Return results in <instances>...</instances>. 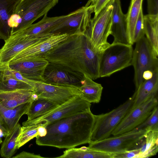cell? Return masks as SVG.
Instances as JSON below:
<instances>
[{"mask_svg":"<svg viewBox=\"0 0 158 158\" xmlns=\"http://www.w3.org/2000/svg\"><path fill=\"white\" fill-rule=\"evenodd\" d=\"M30 102L21 104L13 108H5L0 105V118L10 132L21 117L26 114Z\"/></svg>","mask_w":158,"mask_h":158,"instance_id":"obj_23","label":"cell"},{"mask_svg":"<svg viewBox=\"0 0 158 158\" xmlns=\"http://www.w3.org/2000/svg\"><path fill=\"white\" fill-rule=\"evenodd\" d=\"M79 88L81 92L80 96L84 100L90 103H98L100 101L102 86L87 76L85 75Z\"/></svg>","mask_w":158,"mask_h":158,"instance_id":"obj_24","label":"cell"},{"mask_svg":"<svg viewBox=\"0 0 158 158\" xmlns=\"http://www.w3.org/2000/svg\"><path fill=\"white\" fill-rule=\"evenodd\" d=\"M1 39V37H0V40Z\"/></svg>","mask_w":158,"mask_h":158,"instance_id":"obj_43","label":"cell"},{"mask_svg":"<svg viewBox=\"0 0 158 158\" xmlns=\"http://www.w3.org/2000/svg\"><path fill=\"white\" fill-rule=\"evenodd\" d=\"M2 142V139L0 138V144H1Z\"/></svg>","mask_w":158,"mask_h":158,"instance_id":"obj_42","label":"cell"},{"mask_svg":"<svg viewBox=\"0 0 158 158\" xmlns=\"http://www.w3.org/2000/svg\"><path fill=\"white\" fill-rule=\"evenodd\" d=\"M148 131L146 129H134L100 141L89 142L88 147L113 154L139 148Z\"/></svg>","mask_w":158,"mask_h":158,"instance_id":"obj_5","label":"cell"},{"mask_svg":"<svg viewBox=\"0 0 158 158\" xmlns=\"http://www.w3.org/2000/svg\"><path fill=\"white\" fill-rule=\"evenodd\" d=\"M84 76L65 66L49 62L44 73L42 82L52 85L79 88Z\"/></svg>","mask_w":158,"mask_h":158,"instance_id":"obj_11","label":"cell"},{"mask_svg":"<svg viewBox=\"0 0 158 158\" xmlns=\"http://www.w3.org/2000/svg\"><path fill=\"white\" fill-rule=\"evenodd\" d=\"M153 75V73L150 70L145 71L143 75V77L144 80H149L152 78Z\"/></svg>","mask_w":158,"mask_h":158,"instance_id":"obj_41","label":"cell"},{"mask_svg":"<svg viewBox=\"0 0 158 158\" xmlns=\"http://www.w3.org/2000/svg\"><path fill=\"white\" fill-rule=\"evenodd\" d=\"M68 36L66 34H52L17 54L11 60L24 58L42 57L44 54L66 39Z\"/></svg>","mask_w":158,"mask_h":158,"instance_id":"obj_17","label":"cell"},{"mask_svg":"<svg viewBox=\"0 0 158 158\" xmlns=\"http://www.w3.org/2000/svg\"><path fill=\"white\" fill-rule=\"evenodd\" d=\"M158 151V144H156L146 151L139 153L135 158H149L156 155Z\"/></svg>","mask_w":158,"mask_h":158,"instance_id":"obj_36","label":"cell"},{"mask_svg":"<svg viewBox=\"0 0 158 158\" xmlns=\"http://www.w3.org/2000/svg\"><path fill=\"white\" fill-rule=\"evenodd\" d=\"M59 0H20L14 14L19 15L21 22L11 34L29 26L39 18L47 14Z\"/></svg>","mask_w":158,"mask_h":158,"instance_id":"obj_10","label":"cell"},{"mask_svg":"<svg viewBox=\"0 0 158 158\" xmlns=\"http://www.w3.org/2000/svg\"><path fill=\"white\" fill-rule=\"evenodd\" d=\"M46 133L45 127L42 126L35 125L23 126L16 142V148L17 149L19 148L38 135L44 136Z\"/></svg>","mask_w":158,"mask_h":158,"instance_id":"obj_28","label":"cell"},{"mask_svg":"<svg viewBox=\"0 0 158 158\" xmlns=\"http://www.w3.org/2000/svg\"><path fill=\"white\" fill-rule=\"evenodd\" d=\"M114 0H110L97 16L92 19L89 37L94 47L100 52L110 44L107 39L111 33Z\"/></svg>","mask_w":158,"mask_h":158,"instance_id":"obj_9","label":"cell"},{"mask_svg":"<svg viewBox=\"0 0 158 158\" xmlns=\"http://www.w3.org/2000/svg\"><path fill=\"white\" fill-rule=\"evenodd\" d=\"M48 63L44 57L37 56L12 60L8 64L11 69L19 72L25 78L42 81L44 73Z\"/></svg>","mask_w":158,"mask_h":158,"instance_id":"obj_15","label":"cell"},{"mask_svg":"<svg viewBox=\"0 0 158 158\" xmlns=\"http://www.w3.org/2000/svg\"><path fill=\"white\" fill-rule=\"evenodd\" d=\"M113 154L94 150L89 147L68 148L58 158H113Z\"/></svg>","mask_w":158,"mask_h":158,"instance_id":"obj_26","label":"cell"},{"mask_svg":"<svg viewBox=\"0 0 158 158\" xmlns=\"http://www.w3.org/2000/svg\"><path fill=\"white\" fill-rule=\"evenodd\" d=\"M110 0H90L91 4L94 6V16L97 15L101 10Z\"/></svg>","mask_w":158,"mask_h":158,"instance_id":"obj_35","label":"cell"},{"mask_svg":"<svg viewBox=\"0 0 158 158\" xmlns=\"http://www.w3.org/2000/svg\"><path fill=\"white\" fill-rule=\"evenodd\" d=\"M67 16L66 15L49 17L46 14L38 22L16 32L27 36L51 35L50 33L52 30L63 21Z\"/></svg>","mask_w":158,"mask_h":158,"instance_id":"obj_18","label":"cell"},{"mask_svg":"<svg viewBox=\"0 0 158 158\" xmlns=\"http://www.w3.org/2000/svg\"><path fill=\"white\" fill-rule=\"evenodd\" d=\"M139 148L114 154L113 158H135L140 153Z\"/></svg>","mask_w":158,"mask_h":158,"instance_id":"obj_34","label":"cell"},{"mask_svg":"<svg viewBox=\"0 0 158 158\" xmlns=\"http://www.w3.org/2000/svg\"><path fill=\"white\" fill-rule=\"evenodd\" d=\"M143 23L146 37L158 54V15L143 16Z\"/></svg>","mask_w":158,"mask_h":158,"instance_id":"obj_27","label":"cell"},{"mask_svg":"<svg viewBox=\"0 0 158 158\" xmlns=\"http://www.w3.org/2000/svg\"><path fill=\"white\" fill-rule=\"evenodd\" d=\"M133 51L130 44L113 43L110 44L100 52V77H109L132 65Z\"/></svg>","mask_w":158,"mask_h":158,"instance_id":"obj_3","label":"cell"},{"mask_svg":"<svg viewBox=\"0 0 158 158\" xmlns=\"http://www.w3.org/2000/svg\"><path fill=\"white\" fill-rule=\"evenodd\" d=\"M158 128V107L155 106L150 115L136 127V130L146 129L148 131Z\"/></svg>","mask_w":158,"mask_h":158,"instance_id":"obj_31","label":"cell"},{"mask_svg":"<svg viewBox=\"0 0 158 158\" xmlns=\"http://www.w3.org/2000/svg\"><path fill=\"white\" fill-rule=\"evenodd\" d=\"M33 88L38 97L48 99L59 105L81 94L78 87L52 85L41 81H35Z\"/></svg>","mask_w":158,"mask_h":158,"instance_id":"obj_14","label":"cell"},{"mask_svg":"<svg viewBox=\"0 0 158 158\" xmlns=\"http://www.w3.org/2000/svg\"><path fill=\"white\" fill-rule=\"evenodd\" d=\"M91 106V103L78 95L44 115L23 122V126L35 125L44 127L61 118L90 110Z\"/></svg>","mask_w":158,"mask_h":158,"instance_id":"obj_8","label":"cell"},{"mask_svg":"<svg viewBox=\"0 0 158 158\" xmlns=\"http://www.w3.org/2000/svg\"><path fill=\"white\" fill-rule=\"evenodd\" d=\"M158 105L156 96L130 110L112 132L113 136L131 131L143 122Z\"/></svg>","mask_w":158,"mask_h":158,"instance_id":"obj_13","label":"cell"},{"mask_svg":"<svg viewBox=\"0 0 158 158\" xmlns=\"http://www.w3.org/2000/svg\"><path fill=\"white\" fill-rule=\"evenodd\" d=\"M94 8L90 1L85 6L67 15L65 19L50 33L51 34H66L68 35L83 33L89 35Z\"/></svg>","mask_w":158,"mask_h":158,"instance_id":"obj_7","label":"cell"},{"mask_svg":"<svg viewBox=\"0 0 158 158\" xmlns=\"http://www.w3.org/2000/svg\"><path fill=\"white\" fill-rule=\"evenodd\" d=\"M110 35L114 38L113 43L130 44L127 32L126 16L122 11L120 0H115L113 3Z\"/></svg>","mask_w":158,"mask_h":158,"instance_id":"obj_16","label":"cell"},{"mask_svg":"<svg viewBox=\"0 0 158 158\" xmlns=\"http://www.w3.org/2000/svg\"><path fill=\"white\" fill-rule=\"evenodd\" d=\"M13 158H43L40 155H35L33 153L23 151L16 156L12 157Z\"/></svg>","mask_w":158,"mask_h":158,"instance_id":"obj_39","label":"cell"},{"mask_svg":"<svg viewBox=\"0 0 158 158\" xmlns=\"http://www.w3.org/2000/svg\"><path fill=\"white\" fill-rule=\"evenodd\" d=\"M133 51L132 65L134 67L135 90L144 81L143 72L158 71V54L154 50L146 37L144 36L136 42Z\"/></svg>","mask_w":158,"mask_h":158,"instance_id":"obj_6","label":"cell"},{"mask_svg":"<svg viewBox=\"0 0 158 158\" xmlns=\"http://www.w3.org/2000/svg\"><path fill=\"white\" fill-rule=\"evenodd\" d=\"M158 128L148 131L140 145V153H143L158 144Z\"/></svg>","mask_w":158,"mask_h":158,"instance_id":"obj_32","label":"cell"},{"mask_svg":"<svg viewBox=\"0 0 158 158\" xmlns=\"http://www.w3.org/2000/svg\"><path fill=\"white\" fill-rule=\"evenodd\" d=\"M9 133L7 127L0 118V135L5 137Z\"/></svg>","mask_w":158,"mask_h":158,"instance_id":"obj_40","label":"cell"},{"mask_svg":"<svg viewBox=\"0 0 158 158\" xmlns=\"http://www.w3.org/2000/svg\"><path fill=\"white\" fill-rule=\"evenodd\" d=\"M21 127L18 123L11 131L5 137L0 151V154L2 157L10 158L15 154L17 149L16 148V142L20 132Z\"/></svg>","mask_w":158,"mask_h":158,"instance_id":"obj_29","label":"cell"},{"mask_svg":"<svg viewBox=\"0 0 158 158\" xmlns=\"http://www.w3.org/2000/svg\"><path fill=\"white\" fill-rule=\"evenodd\" d=\"M21 18L18 15L13 14L8 20V25L11 28V31L16 28L20 23Z\"/></svg>","mask_w":158,"mask_h":158,"instance_id":"obj_38","label":"cell"},{"mask_svg":"<svg viewBox=\"0 0 158 158\" xmlns=\"http://www.w3.org/2000/svg\"><path fill=\"white\" fill-rule=\"evenodd\" d=\"M38 96L34 91L18 89L0 92V105L8 109L13 108L23 104L30 102Z\"/></svg>","mask_w":158,"mask_h":158,"instance_id":"obj_19","label":"cell"},{"mask_svg":"<svg viewBox=\"0 0 158 158\" xmlns=\"http://www.w3.org/2000/svg\"><path fill=\"white\" fill-rule=\"evenodd\" d=\"M148 14L158 15V0H147Z\"/></svg>","mask_w":158,"mask_h":158,"instance_id":"obj_37","label":"cell"},{"mask_svg":"<svg viewBox=\"0 0 158 158\" xmlns=\"http://www.w3.org/2000/svg\"><path fill=\"white\" fill-rule=\"evenodd\" d=\"M143 0H131L127 13L126 14L127 32L130 44H133V39L135 27L142 9Z\"/></svg>","mask_w":158,"mask_h":158,"instance_id":"obj_30","label":"cell"},{"mask_svg":"<svg viewBox=\"0 0 158 158\" xmlns=\"http://www.w3.org/2000/svg\"><path fill=\"white\" fill-rule=\"evenodd\" d=\"M134 98L133 95L123 103L110 111L97 115L94 114V124L89 142L100 141L110 137L130 110Z\"/></svg>","mask_w":158,"mask_h":158,"instance_id":"obj_4","label":"cell"},{"mask_svg":"<svg viewBox=\"0 0 158 158\" xmlns=\"http://www.w3.org/2000/svg\"><path fill=\"white\" fill-rule=\"evenodd\" d=\"M59 105L46 98L37 97L32 101L26 113L27 120L40 117L55 108Z\"/></svg>","mask_w":158,"mask_h":158,"instance_id":"obj_25","label":"cell"},{"mask_svg":"<svg viewBox=\"0 0 158 158\" xmlns=\"http://www.w3.org/2000/svg\"><path fill=\"white\" fill-rule=\"evenodd\" d=\"M90 110L56 121L46 125L43 136L36 137L40 146L70 148L89 142L94 122Z\"/></svg>","mask_w":158,"mask_h":158,"instance_id":"obj_2","label":"cell"},{"mask_svg":"<svg viewBox=\"0 0 158 158\" xmlns=\"http://www.w3.org/2000/svg\"><path fill=\"white\" fill-rule=\"evenodd\" d=\"M21 89L34 90L31 85L18 80L12 75L8 64L0 66V92Z\"/></svg>","mask_w":158,"mask_h":158,"instance_id":"obj_21","label":"cell"},{"mask_svg":"<svg viewBox=\"0 0 158 158\" xmlns=\"http://www.w3.org/2000/svg\"><path fill=\"white\" fill-rule=\"evenodd\" d=\"M158 89V71L153 73L152 78L144 80L135 90L133 95L134 98L131 109L156 96Z\"/></svg>","mask_w":158,"mask_h":158,"instance_id":"obj_20","label":"cell"},{"mask_svg":"<svg viewBox=\"0 0 158 158\" xmlns=\"http://www.w3.org/2000/svg\"><path fill=\"white\" fill-rule=\"evenodd\" d=\"M100 53L89 37L80 33L68 35L42 57L49 62L65 66L94 80L100 77Z\"/></svg>","mask_w":158,"mask_h":158,"instance_id":"obj_1","label":"cell"},{"mask_svg":"<svg viewBox=\"0 0 158 158\" xmlns=\"http://www.w3.org/2000/svg\"><path fill=\"white\" fill-rule=\"evenodd\" d=\"M20 0H0V36L4 40L9 37L11 28L8 20Z\"/></svg>","mask_w":158,"mask_h":158,"instance_id":"obj_22","label":"cell"},{"mask_svg":"<svg viewBox=\"0 0 158 158\" xmlns=\"http://www.w3.org/2000/svg\"><path fill=\"white\" fill-rule=\"evenodd\" d=\"M50 35L27 36L19 32L10 34L0 49V66L9 64L18 53Z\"/></svg>","mask_w":158,"mask_h":158,"instance_id":"obj_12","label":"cell"},{"mask_svg":"<svg viewBox=\"0 0 158 158\" xmlns=\"http://www.w3.org/2000/svg\"><path fill=\"white\" fill-rule=\"evenodd\" d=\"M143 16L142 9L140 11L134 28L133 39V44L145 35Z\"/></svg>","mask_w":158,"mask_h":158,"instance_id":"obj_33","label":"cell"}]
</instances>
